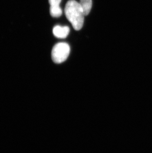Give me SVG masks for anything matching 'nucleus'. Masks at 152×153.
<instances>
[{
	"instance_id": "1",
	"label": "nucleus",
	"mask_w": 152,
	"mask_h": 153,
	"mask_svg": "<svg viewBox=\"0 0 152 153\" xmlns=\"http://www.w3.org/2000/svg\"><path fill=\"white\" fill-rule=\"evenodd\" d=\"M64 11L66 17L74 29L77 31L82 29L85 15L80 3L75 0H69L66 3Z\"/></svg>"
},
{
	"instance_id": "2",
	"label": "nucleus",
	"mask_w": 152,
	"mask_h": 153,
	"mask_svg": "<svg viewBox=\"0 0 152 153\" xmlns=\"http://www.w3.org/2000/svg\"><path fill=\"white\" fill-rule=\"evenodd\" d=\"M70 52V48L67 43H58L54 46L52 50V59L56 64H61L66 61Z\"/></svg>"
},
{
	"instance_id": "3",
	"label": "nucleus",
	"mask_w": 152,
	"mask_h": 153,
	"mask_svg": "<svg viewBox=\"0 0 152 153\" xmlns=\"http://www.w3.org/2000/svg\"><path fill=\"white\" fill-rule=\"evenodd\" d=\"M70 32V28L67 26L56 25L53 28L52 32L56 37L64 39L67 37Z\"/></svg>"
},
{
	"instance_id": "4",
	"label": "nucleus",
	"mask_w": 152,
	"mask_h": 153,
	"mask_svg": "<svg viewBox=\"0 0 152 153\" xmlns=\"http://www.w3.org/2000/svg\"><path fill=\"white\" fill-rule=\"evenodd\" d=\"M80 4L83 9L85 16L89 15L91 9L92 4V0H80Z\"/></svg>"
},
{
	"instance_id": "5",
	"label": "nucleus",
	"mask_w": 152,
	"mask_h": 153,
	"mask_svg": "<svg viewBox=\"0 0 152 153\" xmlns=\"http://www.w3.org/2000/svg\"><path fill=\"white\" fill-rule=\"evenodd\" d=\"M50 15L53 17H59L62 14V11L60 6L52 7H50Z\"/></svg>"
},
{
	"instance_id": "6",
	"label": "nucleus",
	"mask_w": 152,
	"mask_h": 153,
	"mask_svg": "<svg viewBox=\"0 0 152 153\" xmlns=\"http://www.w3.org/2000/svg\"><path fill=\"white\" fill-rule=\"evenodd\" d=\"M49 1L50 6L58 7L59 6L61 0H49Z\"/></svg>"
}]
</instances>
